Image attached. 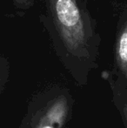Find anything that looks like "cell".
I'll use <instances>...</instances> for the list:
<instances>
[{
    "mask_svg": "<svg viewBox=\"0 0 127 128\" xmlns=\"http://www.w3.org/2000/svg\"><path fill=\"white\" fill-rule=\"evenodd\" d=\"M117 63L121 72L127 78V22L119 34L116 44Z\"/></svg>",
    "mask_w": 127,
    "mask_h": 128,
    "instance_id": "3",
    "label": "cell"
},
{
    "mask_svg": "<svg viewBox=\"0 0 127 128\" xmlns=\"http://www.w3.org/2000/svg\"><path fill=\"white\" fill-rule=\"evenodd\" d=\"M10 2L18 15L25 14L36 4V0H10Z\"/></svg>",
    "mask_w": 127,
    "mask_h": 128,
    "instance_id": "4",
    "label": "cell"
},
{
    "mask_svg": "<svg viewBox=\"0 0 127 128\" xmlns=\"http://www.w3.org/2000/svg\"><path fill=\"white\" fill-rule=\"evenodd\" d=\"M66 112L65 101L59 100L50 109L38 128H59Z\"/></svg>",
    "mask_w": 127,
    "mask_h": 128,
    "instance_id": "2",
    "label": "cell"
},
{
    "mask_svg": "<svg viewBox=\"0 0 127 128\" xmlns=\"http://www.w3.org/2000/svg\"><path fill=\"white\" fill-rule=\"evenodd\" d=\"M39 2V20L55 49L69 58H90L97 33L85 0Z\"/></svg>",
    "mask_w": 127,
    "mask_h": 128,
    "instance_id": "1",
    "label": "cell"
}]
</instances>
